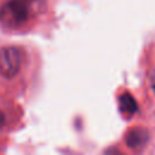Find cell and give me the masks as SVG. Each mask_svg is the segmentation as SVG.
I'll return each instance as SVG.
<instances>
[{
    "instance_id": "cell-1",
    "label": "cell",
    "mask_w": 155,
    "mask_h": 155,
    "mask_svg": "<svg viewBox=\"0 0 155 155\" xmlns=\"http://www.w3.org/2000/svg\"><path fill=\"white\" fill-rule=\"evenodd\" d=\"M30 12L28 0H10L0 10V19L7 27H19L29 19Z\"/></svg>"
},
{
    "instance_id": "cell-2",
    "label": "cell",
    "mask_w": 155,
    "mask_h": 155,
    "mask_svg": "<svg viewBox=\"0 0 155 155\" xmlns=\"http://www.w3.org/2000/svg\"><path fill=\"white\" fill-rule=\"evenodd\" d=\"M21 52L16 47L0 48V74L4 78L11 79L16 76L21 69Z\"/></svg>"
},
{
    "instance_id": "cell-3",
    "label": "cell",
    "mask_w": 155,
    "mask_h": 155,
    "mask_svg": "<svg viewBox=\"0 0 155 155\" xmlns=\"http://www.w3.org/2000/svg\"><path fill=\"white\" fill-rule=\"evenodd\" d=\"M125 140L128 148L133 150H139L147 145L149 140V133L147 130L142 127H134L127 132Z\"/></svg>"
},
{
    "instance_id": "cell-4",
    "label": "cell",
    "mask_w": 155,
    "mask_h": 155,
    "mask_svg": "<svg viewBox=\"0 0 155 155\" xmlns=\"http://www.w3.org/2000/svg\"><path fill=\"white\" fill-rule=\"evenodd\" d=\"M120 111L126 116H132L137 111V102L130 93H124L119 98Z\"/></svg>"
},
{
    "instance_id": "cell-5",
    "label": "cell",
    "mask_w": 155,
    "mask_h": 155,
    "mask_svg": "<svg viewBox=\"0 0 155 155\" xmlns=\"http://www.w3.org/2000/svg\"><path fill=\"white\" fill-rule=\"evenodd\" d=\"M150 87L155 93V68L153 69V71L150 74Z\"/></svg>"
},
{
    "instance_id": "cell-6",
    "label": "cell",
    "mask_w": 155,
    "mask_h": 155,
    "mask_svg": "<svg viewBox=\"0 0 155 155\" xmlns=\"http://www.w3.org/2000/svg\"><path fill=\"white\" fill-rule=\"evenodd\" d=\"M5 120H6V119H5V115H4V113L0 110V128L5 125Z\"/></svg>"
}]
</instances>
